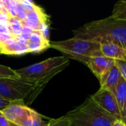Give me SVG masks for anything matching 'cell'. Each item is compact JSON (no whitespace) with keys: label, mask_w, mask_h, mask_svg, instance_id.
Segmentation results:
<instances>
[{"label":"cell","mask_w":126,"mask_h":126,"mask_svg":"<svg viewBox=\"0 0 126 126\" xmlns=\"http://www.w3.org/2000/svg\"><path fill=\"white\" fill-rule=\"evenodd\" d=\"M74 38L101 43H113L126 49V20L111 16L88 22L73 30Z\"/></svg>","instance_id":"obj_1"},{"label":"cell","mask_w":126,"mask_h":126,"mask_svg":"<svg viewBox=\"0 0 126 126\" xmlns=\"http://www.w3.org/2000/svg\"><path fill=\"white\" fill-rule=\"evenodd\" d=\"M69 65V59L63 56L49 58L41 62L16 70L19 78L35 82L42 86Z\"/></svg>","instance_id":"obj_2"},{"label":"cell","mask_w":126,"mask_h":126,"mask_svg":"<svg viewBox=\"0 0 126 126\" xmlns=\"http://www.w3.org/2000/svg\"><path fill=\"white\" fill-rule=\"evenodd\" d=\"M70 126H112L116 119L97 106L90 97L67 112Z\"/></svg>","instance_id":"obj_3"},{"label":"cell","mask_w":126,"mask_h":126,"mask_svg":"<svg viewBox=\"0 0 126 126\" xmlns=\"http://www.w3.org/2000/svg\"><path fill=\"white\" fill-rule=\"evenodd\" d=\"M49 46L61 52L68 59L78 61L86 66L91 58L103 55L99 43L74 37L63 41L50 42Z\"/></svg>","instance_id":"obj_4"},{"label":"cell","mask_w":126,"mask_h":126,"mask_svg":"<svg viewBox=\"0 0 126 126\" xmlns=\"http://www.w3.org/2000/svg\"><path fill=\"white\" fill-rule=\"evenodd\" d=\"M44 86L21 78H0V97L13 102L30 104Z\"/></svg>","instance_id":"obj_5"},{"label":"cell","mask_w":126,"mask_h":126,"mask_svg":"<svg viewBox=\"0 0 126 126\" xmlns=\"http://www.w3.org/2000/svg\"><path fill=\"white\" fill-rule=\"evenodd\" d=\"M89 97L97 106L114 117L116 120H122L115 95L112 92L100 88Z\"/></svg>","instance_id":"obj_6"},{"label":"cell","mask_w":126,"mask_h":126,"mask_svg":"<svg viewBox=\"0 0 126 126\" xmlns=\"http://www.w3.org/2000/svg\"><path fill=\"white\" fill-rule=\"evenodd\" d=\"M34 111L35 110L22 103H14L1 112L10 123L18 126H24Z\"/></svg>","instance_id":"obj_7"},{"label":"cell","mask_w":126,"mask_h":126,"mask_svg":"<svg viewBox=\"0 0 126 126\" xmlns=\"http://www.w3.org/2000/svg\"><path fill=\"white\" fill-rule=\"evenodd\" d=\"M48 16L44 10L35 4L32 9L27 13L26 18L21 21L23 26L28 27L35 31H48Z\"/></svg>","instance_id":"obj_8"},{"label":"cell","mask_w":126,"mask_h":126,"mask_svg":"<svg viewBox=\"0 0 126 126\" xmlns=\"http://www.w3.org/2000/svg\"><path fill=\"white\" fill-rule=\"evenodd\" d=\"M114 63L115 61L101 55L91 58L89 60L86 66L98 79L100 84L102 85L107 74Z\"/></svg>","instance_id":"obj_9"},{"label":"cell","mask_w":126,"mask_h":126,"mask_svg":"<svg viewBox=\"0 0 126 126\" xmlns=\"http://www.w3.org/2000/svg\"><path fill=\"white\" fill-rule=\"evenodd\" d=\"M26 41L21 37L18 38H10L1 43L2 47L1 54L17 55L28 53L26 47Z\"/></svg>","instance_id":"obj_10"},{"label":"cell","mask_w":126,"mask_h":126,"mask_svg":"<svg viewBox=\"0 0 126 126\" xmlns=\"http://www.w3.org/2000/svg\"><path fill=\"white\" fill-rule=\"evenodd\" d=\"M100 51L103 56L114 61H126V49L113 43H101Z\"/></svg>","instance_id":"obj_11"},{"label":"cell","mask_w":126,"mask_h":126,"mask_svg":"<svg viewBox=\"0 0 126 126\" xmlns=\"http://www.w3.org/2000/svg\"><path fill=\"white\" fill-rule=\"evenodd\" d=\"M121 77L122 76L120 72L117 65L114 63V65L111 67V69L107 74L103 83H102V85H100V88L109 90L115 95L116 89Z\"/></svg>","instance_id":"obj_12"},{"label":"cell","mask_w":126,"mask_h":126,"mask_svg":"<svg viewBox=\"0 0 126 126\" xmlns=\"http://www.w3.org/2000/svg\"><path fill=\"white\" fill-rule=\"evenodd\" d=\"M115 97L123 119L126 116V82L122 77L116 89Z\"/></svg>","instance_id":"obj_13"},{"label":"cell","mask_w":126,"mask_h":126,"mask_svg":"<svg viewBox=\"0 0 126 126\" xmlns=\"http://www.w3.org/2000/svg\"><path fill=\"white\" fill-rule=\"evenodd\" d=\"M7 26L11 38H18V37H20L23 28V24L21 21H19L16 17L9 18Z\"/></svg>","instance_id":"obj_14"},{"label":"cell","mask_w":126,"mask_h":126,"mask_svg":"<svg viewBox=\"0 0 126 126\" xmlns=\"http://www.w3.org/2000/svg\"><path fill=\"white\" fill-rule=\"evenodd\" d=\"M49 120V118L44 117L35 111L24 126H47Z\"/></svg>","instance_id":"obj_15"},{"label":"cell","mask_w":126,"mask_h":126,"mask_svg":"<svg viewBox=\"0 0 126 126\" xmlns=\"http://www.w3.org/2000/svg\"><path fill=\"white\" fill-rule=\"evenodd\" d=\"M111 16L117 19L126 20V0H120L115 3Z\"/></svg>","instance_id":"obj_16"},{"label":"cell","mask_w":126,"mask_h":126,"mask_svg":"<svg viewBox=\"0 0 126 126\" xmlns=\"http://www.w3.org/2000/svg\"><path fill=\"white\" fill-rule=\"evenodd\" d=\"M47 126H70V123L67 117L64 115L59 118L50 119Z\"/></svg>","instance_id":"obj_17"},{"label":"cell","mask_w":126,"mask_h":126,"mask_svg":"<svg viewBox=\"0 0 126 126\" xmlns=\"http://www.w3.org/2000/svg\"><path fill=\"white\" fill-rule=\"evenodd\" d=\"M15 4H16V18L21 21H23L27 16V13L21 4L19 3L18 1H15Z\"/></svg>","instance_id":"obj_18"},{"label":"cell","mask_w":126,"mask_h":126,"mask_svg":"<svg viewBox=\"0 0 126 126\" xmlns=\"http://www.w3.org/2000/svg\"><path fill=\"white\" fill-rule=\"evenodd\" d=\"M115 64L118 67L122 78L126 82V61H115Z\"/></svg>","instance_id":"obj_19"},{"label":"cell","mask_w":126,"mask_h":126,"mask_svg":"<svg viewBox=\"0 0 126 126\" xmlns=\"http://www.w3.org/2000/svg\"><path fill=\"white\" fill-rule=\"evenodd\" d=\"M32 31L33 30L31 28H30L28 27H26V26H23V28H22V30H21V33L20 37L22 38L23 39L27 41V39L30 36V35H31V33H32Z\"/></svg>","instance_id":"obj_20"},{"label":"cell","mask_w":126,"mask_h":126,"mask_svg":"<svg viewBox=\"0 0 126 126\" xmlns=\"http://www.w3.org/2000/svg\"><path fill=\"white\" fill-rule=\"evenodd\" d=\"M14 103H20V102H13V101H10L9 100H7L5 98L0 97V111H2L4 109H5L7 107H8L9 106H10L11 104Z\"/></svg>","instance_id":"obj_21"},{"label":"cell","mask_w":126,"mask_h":126,"mask_svg":"<svg viewBox=\"0 0 126 126\" xmlns=\"http://www.w3.org/2000/svg\"><path fill=\"white\" fill-rule=\"evenodd\" d=\"M10 122L7 120L5 116L0 111V126H10Z\"/></svg>","instance_id":"obj_22"},{"label":"cell","mask_w":126,"mask_h":126,"mask_svg":"<svg viewBox=\"0 0 126 126\" xmlns=\"http://www.w3.org/2000/svg\"><path fill=\"white\" fill-rule=\"evenodd\" d=\"M112 126H126L122 120H116Z\"/></svg>","instance_id":"obj_23"},{"label":"cell","mask_w":126,"mask_h":126,"mask_svg":"<svg viewBox=\"0 0 126 126\" xmlns=\"http://www.w3.org/2000/svg\"><path fill=\"white\" fill-rule=\"evenodd\" d=\"M122 120L123 121V123H124L126 125V116L124 117V118H123V119H122Z\"/></svg>","instance_id":"obj_24"},{"label":"cell","mask_w":126,"mask_h":126,"mask_svg":"<svg viewBox=\"0 0 126 126\" xmlns=\"http://www.w3.org/2000/svg\"><path fill=\"white\" fill-rule=\"evenodd\" d=\"M10 126H18V125H16V124H14V123H10Z\"/></svg>","instance_id":"obj_25"},{"label":"cell","mask_w":126,"mask_h":126,"mask_svg":"<svg viewBox=\"0 0 126 126\" xmlns=\"http://www.w3.org/2000/svg\"><path fill=\"white\" fill-rule=\"evenodd\" d=\"M1 49H2V47H1V44H0V53H1Z\"/></svg>","instance_id":"obj_26"}]
</instances>
